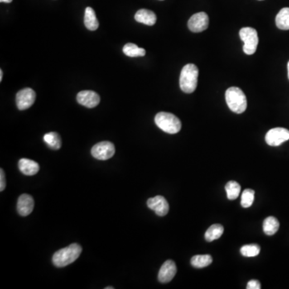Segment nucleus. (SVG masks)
<instances>
[{
    "instance_id": "473e14b6",
    "label": "nucleus",
    "mask_w": 289,
    "mask_h": 289,
    "mask_svg": "<svg viewBox=\"0 0 289 289\" xmlns=\"http://www.w3.org/2000/svg\"><path fill=\"white\" fill-rule=\"evenodd\" d=\"M161 1H162V0H161Z\"/></svg>"
},
{
    "instance_id": "b1692460",
    "label": "nucleus",
    "mask_w": 289,
    "mask_h": 289,
    "mask_svg": "<svg viewBox=\"0 0 289 289\" xmlns=\"http://www.w3.org/2000/svg\"><path fill=\"white\" fill-rule=\"evenodd\" d=\"M255 191L252 189H246L243 190L241 196V206L243 208H248L252 205L254 202Z\"/></svg>"
},
{
    "instance_id": "393cba45",
    "label": "nucleus",
    "mask_w": 289,
    "mask_h": 289,
    "mask_svg": "<svg viewBox=\"0 0 289 289\" xmlns=\"http://www.w3.org/2000/svg\"><path fill=\"white\" fill-rule=\"evenodd\" d=\"M241 254L245 257H255L261 252V247L257 244H248L241 247Z\"/></svg>"
},
{
    "instance_id": "7ed1b4c3",
    "label": "nucleus",
    "mask_w": 289,
    "mask_h": 289,
    "mask_svg": "<svg viewBox=\"0 0 289 289\" xmlns=\"http://www.w3.org/2000/svg\"><path fill=\"white\" fill-rule=\"evenodd\" d=\"M226 102L230 109L236 113H243L247 107V97L238 87H231L226 91Z\"/></svg>"
},
{
    "instance_id": "cd10ccee",
    "label": "nucleus",
    "mask_w": 289,
    "mask_h": 289,
    "mask_svg": "<svg viewBox=\"0 0 289 289\" xmlns=\"http://www.w3.org/2000/svg\"><path fill=\"white\" fill-rule=\"evenodd\" d=\"M0 2H7V3H10V2H12V0H0Z\"/></svg>"
},
{
    "instance_id": "dca6fc26",
    "label": "nucleus",
    "mask_w": 289,
    "mask_h": 289,
    "mask_svg": "<svg viewBox=\"0 0 289 289\" xmlns=\"http://www.w3.org/2000/svg\"><path fill=\"white\" fill-rule=\"evenodd\" d=\"M84 22L87 29L90 31H96L98 28L99 22L96 16L95 11L92 7H88L85 9Z\"/></svg>"
},
{
    "instance_id": "7c9ffc66",
    "label": "nucleus",
    "mask_w": 289,
    "mask_h": 289,
    "mask_svg": "<svg viewBox=\"0 0 289 289\" xmlns=\"http://www.w3.org/2000/svg\"><path fill=\"white\" fill-rule=\"evenodd\" d=\"M114 288L113 287H106L105 289H113Z\"/></svg>"
},
{
    "instance_id": "412c9836",
    "label": "nucleus",
    "mask_w": 289,
    "mask_h": 289,
    "mask_svg": "<svg viewBox=\"0 0 289 289\" xmlns=\"http://www.w3.org/2000/svg\"><path fill=\"white\" fill-rule=\"evenodd\" d=\"M123 53L130 57H140L146 55V50L141 49L136 44L129 43L123 48Z\"/></svg>"
},
{
    "instance_id": "aec40b11",
    "label": "nucleus",
    "mask_w": 289,
    "mask_h": 289,
    "mask_svg": "<svg viewBox=\"0 0 289 289\" xmlns=\"http://www.w3.org/2000/svg\"><path fill=\"white\" fill-rule=\"evenodd\" d=\"M44 141L52 150H57L61 147V139L57 132H48L44 136Z\"/></svg>"
},
{
    "instance_id": "4be33fe9",
    "label": "nucleus",
    "mask_w": 289,
    "mask_h": 289,
    "mask_svg": "<svg viewBox=\"0 0 289 289\" xmlns=\"http://www.w3.org/2000/svg\"><path fill=\"white\" fill-rule=\"evenodd\" d=\"M212 261L213 260L210 255H198L193 256L192 259L190 260V263L193 267L203 268L209 266L212 263Z\"/></svg>"
},
{
    "instance_id": "2eb2a0df",
    "label": "nucleus",
    "mask_w": 289,
    "mask_h": 289,
    "mask_svg": "<svg viewBox=\"0 0 289 289\" xmlns=\"http://www.w3.org/2000/svg\"><path fill=\"white\" fill-rule=\"evenodd\" d=\"M134 19L137 22L141 23L148 26H153L156 24L157 16L155 12L147 9H141L135 14Z\"/></svg>"
},
{
    "instance_id": "20e7f679",
    "label": "nucleus",
    "mask_w": 289,
    "mask_h": 289,
    "mask_svg": "<svg viewBox=\"0 0 289 289\" xmlns=\"http://www.w3.org/2000/svg\"><path fill=\"white\" fill-rule=\"evenodd\" d=\"M155 121L158 127L167 133L175 134L181 131L180 120L172 113L160 112L155 116Z\"/></svg>"
},
{
    "instance_id": "f3484780",
    "label": "nucleus",
    "mask_w": 289,
    "mask_h": 289,
    "mask_svg": "<svg viewBox=\"0 0 289 289\" xmlns=\"http://www.w3.org/2000/svg\"><path fill=\"white\" fill-rule=\"evenodd\" d=\"M279 228H280V223L278 219L275 217H267L263 221V232L267 236H273L276 234V232H278Z\"/></svg>"
},
{
    "instance_id": "2f4dec72",
    "label": "nucleus",
    "mask_w": 289,
    "mask_h": 289,
    "mask_svg": "<svg viewBox=\"0 0 289 289\" xmlns=\"http://www.w3.org/2000/svg\"><path fill=\"white\" fill-rule=\"evenodd\" d=\"M260 1H262V0H260Z\"/></svg>"
},
{
    "instance_id": "9b49d317",
    "label": "nucleus",
    "mask_w": 289,
    "mask_h": 289,
    "mask_svg": "<svg viewBox=\"0 0 289 289\" xmlns=\"http://www.w3.org/2000/svg\"><path fill=\"white\" fill-rule=\"evenodd\" d=\"M77 101L81 105L87 108H95L101 102L100 96L96 92L90 90L81 91L77 96Z\"/></svg>"
},
{
    "instance_id": "39448f33",
    "label": "nucleus",
    "mask_w": 289,
    "mask_h": 289,
    "mask_svg": "<svg viewBox=\"0 0 289 289\" xmlns=\"http://www.w3.org/2000/svg\"><path fill=\"white\" fill-rule=\"evenodd\" d=\"M239 36L244 43L243 50L247 55L254 54L259 44L258 33L253 27H243L239 31Z\"/></svg>"
},
{
    "instance_id": "f257e3e1",
    "label": "nucleus",
    "mask_w": 289,
    "mask_h": 289,
    "mask_svg": "<svg viewBox=\"0 0 289 289\" xmlns=\"http://www.w3.org/2000/svg\"><path fill=\"white\" fill-rule=\"evenodd\" d=\"M82 247L78 243H73L55 252L53 263L55 267H64L75 262L81 254Z\"/></svg>"
},
{
    "instance_id": "0eeeda50",
    "label": "nucleus",
    "mask_w": 289,
    "mask_h": 289,
    "mask_svg": "<svg viewBox=\"0 0 289 289\" xmlns=\"http://www.w3.org/2000/svg\"><path fill=\"white\" fill-rule=\"evenodd\" d=\"M289 140V131L287 129L274 128L270 130L265 136V141L271 146H279Z\"/></svg>"
},
{
    "instance_id": "bb28decb",
    "label": "nucleus",
    "mask_w": 289,
    "mask_h": 289,
    "mask_svg": "<svg viewBox=\"0 0 289 289\" xmlns=\"http://www.w3.org/2000/svg\"><path fill=\"white\" fill-rule=\"evenodd\" d=\"M6 187V179H5L4 171L2 169L0 170V191H3Z\"/></svg>"
},
{
    "instance_id": "1a4fd4ad",
    "label": "nucleus",
    "mask_w": 289,
    "mask_h": 289,
    "mask_svg": "<svg viewBox=\"0 0 289 289\" xmlns=\"http://www.w3.org/2000/svg\"><path fill=\"white\" fill-rule=\"evenodd\" d=\"M35 91L30 88H24L16 94V105L20 110H25L30 108L35 102Z\"/></svg>"
},
{
    "instance_id": "f8f14e48",
    "label": "nucleus",
    "mask_w": 289,
    "mask_h": 289,
    "mask_svg": "<svg viewBox=\"0 0 289 289\" xmlns=\"http://www.w3.org/2000/svg\"><path fill=\"white\" fill-rule=\"evenodd\" d=\"M177 273V267L173 261H166L162 264L158 272V281L163 284L172 281Z\"/></svg>"
},
{
    "instance_id": "c85d7f7f",
    "label": "nucleus",
    "mask_w": 289,
    "mask_h": 289,
    "mask_svg": "<svg viewBox=\"0 0 289 289\" xmlns=\"http://www.w3.org/2000/svg\"><path fill=\"white\" fill-rule=\"evenodd\" d=\"M2 74H3V73H2V70L1 69V70H0V81H2Z\"/></svg>"
},
{
    "instance_id": "a878e982",
    "label": "nucleus",
    "mask_w": 289,
    "mask_h": 289,
    "mask_svg": "<svg viewBox=\"0 0 289 289\" xmlns=\"http://www.w3.org/2000/svg\"><path fill=\"white\" fill-rule=\"evenodd\" d=\"M247 289H261V283L259 282L256 280H252L249 282L247 283Z\"/></svg>"
},
{
    "instance_id": "5701e85b",
    "label": "nucleus",
    "mask_w": 289,
    "mask_h": 289,
    "mask_svg": "<svg viewBox=\"0 0 289 289\" xmlns=\"http://www.w3.org/2000/svg\"><path fill=\"white\" fill-rule=\"evenodd\" d=\"M225 190L227 192V196L229 200H235L238 198L240 194L241 186L236 181H230L226 184Z\"/></svg>"
},
{
    "instance_id": "9d476101",
    "label": "nucleus",
    "mask_w": 289,
    "mask_h": 289,
    "mask_svg": "<svg viewBox=\"0 0 289 289\" xmlns=\"http://www.w3.org/2000/svg\"><path fill=\"white\" fill-rule=\"evenodd\" d=\"M147 206L150 210H154L158 216H165L168 214L170 209L167 200L161 195H157L149 199Z\"/></svg>"
},
{
    "instance_id": "6ab92c4d",
    "label": "nucleus",
    "mask_w": 289,
    "mask_h": 289,
    "mask_svg": "<svg viewBox=\"0 0 289 289\" xmlns=\"http://www.w3.org/2000/svg\"><path fill=\"white\" fill-rule=\"evenodd\" d=\"M224 228L220 224H214L208 228L205 233L206 240L208 242L216 240L223 236Z\"/></svg>"
},
{
    "instance_id": "423d86ee",
    "label": "nucleus",
    "mask_w": 289,
    "mask_h": 289,
    "mask_svg": "<svg viewBox=\"0 0 289 289\" xmlns=\"http://www.w3.org/2000/svg\"><path fill=\"white\" fill-rule=\"evenodd\" d=\"M91 154L93 158L98 160H108L114 155V145L109 141H102L93 146Z\"/></svg>"
},
{
    "instance_id": "a211bd4d",
    "label": "nucleus",
    "mask_w": 289,
    "mask_h": 289,
    "mask_svg": "<svg viewBox=\"0 0 289 289\" xmlns=\"http://www.w3.org/2000/svg\"><path fill=\"white\" fill-rule=\"evenodd\" d=\"M276 25L279 29L289 30V7H285L279 11L276 17Z\"/></svg>"
},
{
    "instance_id": "c756f323",
    "label": "nucleus",
    "mask_w": 289,
    "mask_h": 289,
    "mask_svg": "<svg viewBox=\"0 0 289 289\" xmlns=\"http://www.w3.org/2000/svg\"><path fill=\"white\" fill-rule=\"evenodd\" d=\"M288 76H289V61L288 63Z\"/></svg>"
},
{
    "instance_id": "6e6552de",
    "label": "nucleus",
    "mask_w": 289,
    "mask_h": 289,
    "mask_svg": "<svg viewBox=\"0 0 289 289\" xmlns=\"http://www.w3.org/2000/svg\"><path fill=\"white\" fill-rule=\"evenodd\" d=\"M209 26V17L205 12L194 14L188 21V28L194 33L205 31Z\"/></svg>"
},
{
    "instance_id": "f03ea898",
    "label": "nucleus",
    "mask_w": 289,
    "mask_h": 289,
    "mask_svg": "<svg viewBox=\"0 0 289 289\" xmlns=\"http://www.w3.org/2000/svg\"><path fill=\"white\" fill-rule=\"evenodd\" d=\"M199 69L193 64H185L183 68L179 79V85L185 93H194L198 84Z\"/></svg>"
},
{
    "instance_id": "ddd939ff",
    "label": "nucleus",
    "mask_w": 289,
    "mask_h": 289,
    "mask_svg": "<svg viewBox=\"0 0 289 289\" xmlns=\"http://www.w3.org/2000/svg\"><path fill=\"white\" fill-rule=\"evenodd\" d=\"M35 202L30 194H21L17 202V211L21 216H27L34 209Z\"/></svg>"
},
{
    "instance_id": "4468645a",
    "label": "nucleus",
    "mask_w": 289,
    "mask_h": 289,
    "mask_svg": "<svg viewBox=\"0 0 289 289\" xmlns=\"http://www.w3.org/2000/svg\"><path fill=\"white\" fill-rule=\"evenodd\" d=\"M18 166L21 173L26 176H32L39 172L40 166L36 161H32L30 159H20L18 163Z\"/></svg>"
}]
</instances>
